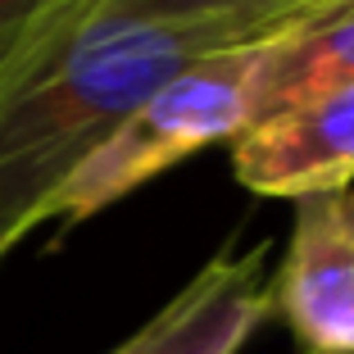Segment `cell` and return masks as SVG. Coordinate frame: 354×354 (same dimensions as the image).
Here are the masks:
<instances>
[{"label": "cell", "instance_id": "1", "mask_svg": "<svg viewBox=\"0 0 354 354\" xmlns=\"http://www.w3.org/2000/svg\"><path fill=\"white\" fill-rule=\"evenodd\" d=\"M354 0L268 10L82 19L0 86V263L37 227L59 187L118 132L141 100L205 55L332 19Z\"/></svg>", "mask_w": 354, "mask_h": 354}, {"label": "cell", "instance_id": "2", "mask_svg": "<svg viewBox=\"0 0 354 354\" xmlns=\"http://www.w3.org/2000/svg\"><path fill=\"white\" fill-rule=\"evenodd\" d=\"M272 37L205 55L191 68H182L173 82H164L150 100H141L118 123V132L59 187V196L46 209V227L50 223L77 227L100 209L141 191L146 182H155L159 173L187 164L209 146H227L236 132H245L259 118L263 55Z\"/></svg>", "mask_w": 354, "mask_h": 354}, {"label": "cell", "instance_id": "3", "mask_svg": "<svg viewBox=\"0 0 354 354\" xmlns=\"http://www.w3.org/2000/svg\"><path fill=\"white\" fill-rule=\"evenodd\" d=\"M227 155L250 196L304 200L354 187V77L254 118L227 141Z\"/></svg>", "mask_w": 354, "mask_h": 354}, {"label": "cell", "instance_id": "4", "mask_svg": "<svg viewBox=\"0 0 354 354\" xmlns=\"http://www.w3.org/2000/svg\"><path fill=\"white\" fill-rule=\"evenodd\" d=\"M268 286L304 354H354V187L295 200L291 245Z\"/></svg>", "mask_w": 354, "mask_h": 354}, {"label": "cell", "instance_id": "5", "mask_svg": "<svg viewBox=\"0 0 354 354\" xmlns=\"http://www.w3.org/2000/svg\"><path fill=\"white\" fill-rule=\"evenodd\" d=\"M268 245L245 254H218L123 345L109 354H236L272 313V286L263 277Z\"/></svg>", "mask_w": 354, "mask_h": 354}, {"label": "cell", "instance_id": "6", "mask_svg": "<svg viewBox=\"0 0 354 354\" xmlns=\"http://www.w3.org/2000/svg\"><path fill=\"white\" fill-rule=\"evenodd\" d=\"M354 77V5L336 10L332 19L304 23L268 41L263 55V86H259V118L272 109L304 100L323 86Z\"/></svg>", "mask_w": 354, "mask_h": 354}, {"label": "cell", "instance_id": "7", "mask_svg": "<svg viewBox=\"0 0 354 354\" xmlns=\"http://www.w3.org/2000/svg\"><path fill=\"white\" fill-rule=\"evenodd\" d=\"M268 5H295V0H59V10L46 19L41 37L23 55V64L32 55H41L50 41H59L82 19H168V14H227V10H268Z\"/></svg>", "mask_w": 354, "mask_h": 354}, {"label": "cell", "instance_id": "8", "mask_svg": "<svg viewBox=\"0 0 354 354\" xmlns=\"http://www.w3.org/2000/svg\"><path fill=\"white\" fill-rule=\"evenodd\" d=\"M55 10H59V0H0V86L10 82L23 55L37 46Z\"/></svg>", "mask_w": 354, "mask_h": 354}]
</instances>
